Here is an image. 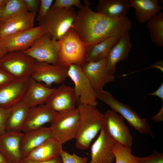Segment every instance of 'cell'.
I'll use <instances>...</instances> for the list:
<instances>
[{
  "label": "cell",
  "mask_w": 163,
  "mask_h": 163,
  "mask_svg": "<svg viewBox=\"0 0 163 163\" xmlns=\"http://www.w3.org/2000/svg\"><path fill=\"white\" fill-rule=\"evenodd\" d=\"M131 21L126 16L112 18L83 6L77 11L73 28L86 47L110 37L129 32Z\"/></svg>",
  "instance_id": "1"
},
{
  "label": "cell",
  "mask_w": 163,
  "mask_h": 163,
  "mask_svg": "<svg viewBox=\"0 0 163 163\" xmlns=\"http://www.w3.org/2000/svg\"><path fill=\"white\" fill-rule=\"evenodd\" d=\"M79 119L75 139L76 148H88L91 142L101 129L104 114L96 107L88 105H78Z\"/></svg>",
  "instance_id": "2"
},
{
  "label": "cell",
  "mask_w": 163,
  "mask_h": 163,
  "mask_svg": "<svg viewBox=\"0 0 163 163\" xmlns=\"http://www.w3.org/2000/svg\"><path fill=\"white\" fill-rule=\"evenodd\" d=\"M77 13L73 7L53 9L51 8L39 23L51 38L59 40L71 28H73Z\"/></svg>",
  "instance_id": "3"
},
{
  "label": "cell",
  "mask_w": 163,
  "mask_h": 163,
  "mask_svg": "<svg viewBox=\"0 0 163 163\" xmlns=\"http://www.w3.org/2000/svg\"><path fill=\"white\" fill-rule=\"evenodd\" d=\"M57 64L68 69L72 64L81 66L85 62L86 46L74 28H71L59 40Z\"/></svg>",
  "instance_id": "4"
},
{
  "label": "cell",
  "mask_w": 163,
  "mask_h": 163,
  "mask_svg": "<svg viewBox=\"0 0 163 163\" xmlns=\"http://www.w3.org/2000/svg\"><path fill=\"white\" fill-rule=\"evenodd\" d=\"M97 98L107 104L125 119L130 125L142 134L153 137V134L147 120L141 118L130 107L116 99L109 92L103 89L95 90Z\"/></svg>",
  "instance_id": "5"
},
{
  "label": "cell",
  "mask_w": 163,
  "mask_h": 163,
  "mask_svg": "<svg viewBox=\"0 0 163 163\" xmlns=\"http://www.w3.org/2000/svg\"><path fill=\"white\" fill-rule=\"evenodd\" d=\"M79 119L78 108L63 112H57L50 127L53 137L63 145L75 139Z\"/></svg>",
  "instance_id": "6"
},
{
  "label": "cell",
  "mask_w": 163,
  "mask_h": 163,
  "mask_svg": "<svg viewBox=\"0 0 163 163\" xmlns=\"http://www.w3.org/2000/svg\"><path fill=\"white\" fill-rule=\"evenodd\" d=\"M68 75L74 83L73 88L78 106L85 104L96 107L97 101L95 91L83 72L81 66L70 65L68 70Z\"/></svg>",
  "instance_id": "7"
},
{
  "label": "cell",
  "mask_w": 163,
  "mask_h": 163,
  "mask_svg": "<svg viewBox=\"0 0 163 163\" xmlns=\"http://www.w3.org/2000/svg\"><path fill=\"white\" fill-rule=\"evenodd\" d=\"M106 135L115 142L131 148L133 137L123 118L113 110H107L104 114L101 128Z\"/></svg>",
  "instance_id": "8"
},
{
  "label": "cell",
  "mask_w": 163,
  "mask_h": 163,
  "mask_svg": "<svg viewBox=\"0 0 163 163\" xmlns=\"http://www.w3.org/2000/svg\"><path fill=\"white\" fill-rule=\"evenodd\" d=\"M37 61L23 51L7 53L0 60V66L14 78L30 77Z\"/></svg>",
  "instance_id": "9"
},
{
  "label": "cell",
  "mask_w": 163,
  "mask_h": 163,
  "mask_svg": "<svg viewBox=\"0 0 163 163\" xmlns=\"http://www.w3.org/2000/svg\"><path fill=\"white\" fill-rule=\"evenodd\" d=\"M59 45V40L52 39L45 34L23 52L37 61L57 64Z\"/></svg>",
  "instance_id": "10"
},
{
  "label": "cell",
  "mask_w": 163,
  "mask_h": 163,
  "mask_svg": "<svg viewBox=\"0 0 163 163\" xmlns=\"http://www.w3.org/2000/svg\"><path fill=\"white\" fill-rule=\"evenodd\" d=\"M29 77L14 78L0 87V107L11 108L22 101Z\"/></svg>",
  "instance_id": "11"
},
{
  "label": "cell",
  "mask_w": 163,
  "mask_h": 163,
  "mask_svg": "<svg viewBox=\"0 0 163 163\" xmlns=\"http://www.w3.org/2000/svg\"><path fill=\"white\" fill-rule=\"evenodd\" d=\"M45 34L44 30L38 25L7 37L0 41V44L8 53L24 51Z\"/></svg>",
  "instance_id": "12"
},
{
  "label": "cell",
  "mask_w": 163,
  "mask_h": 163,
  "mask_svg": "<svg viewBox=\"0 0 163 163\" xmlns=\"http://www.w3.org/2000/svg\"><path fill=\"white\" fill-rule=\"evenodd\" d=\"M68 69L58 64L37 61L31 78L49 87L62 83L68 77Z\"/></svg>",
  "instance_id": "13"
},
{
  "label": "cell",
  "mask_w": 163,
  "mask_h": 163,
  "mask_svg": "<svg viewBox=\"0 0 163 163\" xmlns=\"http://www.w3.org/2000/svg\"><path fill=\"white\" fill-rule=\"evenodd\" d=\"M76 104L73 88L62 83L55 88L45 104L52 110L61 113L75 109Z\"/></svg>",
  "instance_id": "14"
},
{
  "label": "cell",
  "mask_w": 163,
  "mask_h": 163,
  "mask_svg": "<svg viewBox=\"0 0 163 163\" xmlns=\"http://www.w3.org/2000/svg\"><path fill=\"white\" fill-rule=\"evenodd\" d=\"M81 66L95 90L103 89L106 84L114 80L113 74L109 73L106 69L105 59L96 62H85Z\"/></svg>",
  "instance_id": "15"
},
{
  "label": "cell",
  "mask_w": 163,
  "mask_h": 163,
  "mask_svg": "<svg viewBox=\"0 0 163 163\" xmlns=\"http://www.w3.org/2000/svg\"><path fill=\"white\" fill-rule=\"evenodd\" d=\"M36 12H27L20 15L0 21V41L34 27Z\"/></svg>",
  "instance_id": "16"
},
{
  "label": "cell",
  "mask_w": 163,
  "mask_h": 163,
  "mask_svg": "<svg viewBox=\"0 0 163 163\" xmlns=\"http://www.w3.org/2000/svg\"><path fill=\"white\" fill-rule=\"evenodd\" d=\"M115 142L101 128L91 148V160L89 163H112L115 159L112 149Z\"/></svg>",
  "instance_id": "17"
},
{
  "label": "cell",
  "mask_w": 163,
  "mask_h": 163,
  "mask_svg": "<svg viewBox=\"0 0 163 163\" xmlns=\"http://www.w3.org/2000/svg\"><path fill=\"white\" fill-rule=\"evenodd\" d=\"M56 113L45 104L30 108L21 131L25 133L41 127L46 123H51Z\"/></svg>",
  "instance_id": "18"
},
{
  "label": "cell",
  "mask_w": 163,
  "mask_h": 163,
  "mask_svg": "<svg viewBox=\"0 0 163 163\" xmlns=\"http://www.w3.org/2000/svg\"><path fill=\"white\" fill-rule=\"evenodd\" d=\"M23 134L21 132H6L0 136V152L8 161L20 163L22 160L20 144Z\"/></svg>",
  "instance_id": "19"
},
{
  "label": "cell",
  "mask_w": 163,
  "mask_h": 163,
  "mask_svg": "<svg viewBox=\"0 0 163 163\" xmlns=\"http://www.w3.org/2000/svg\"><path fill=\"white\" fill-rule=\"evenodd\" d=\"M53 138L50 127H42L24 133L21 141V156L26 158L34 149L46 140Z\"/></svg>",
  "instance_id": "20"
},
{
  "label": "cell",
  "mask_w": 163,
  "mask_h": 163,
  "mask_svg": "<svg viewBox=\"0 0 163 163\" xmlns=\"http://www.w3.org/2000/svg\"><path fill=\"white\" fill-rule=\"evenodd\" d=\"M131 48L128 32L122 36L112 46L105 58L106 69L109 73L113 74L117 63L126 59Z\"/></svg>",
  "instance_id": "21"
},
{
  "label": "cell",
  "mask_w": 163,
  "mask_h": 163,
  "mask_svg": "<svg viewBox=\"0 0 163 163\" xmlns=\"http://www.w3.org/2000/svg\"><path fill=\"white\" fill-rule=\"evenodd\" d=\"M55 88L30 77L27 89L22 101L30 108L45 104Z\"/></svg>",
  "instance_id": "22"
},
{
  "label": "cell",
  "mask_w": 163,
  "mask_h": 163,
  "mask_svg": "<svg viewBox=\"0 0 163 163\" xmlns=\"http://www.w3.org/2000/svg\"><path fill=\"white\" fill-rule=\"evenodd\" d=\"M130 7L135 9L136 18L141 24L147 22L162 9L159 0H129Z\"/></svg>",
  "instance_id": "23"
},
{
  "label": "cell",
  "mask_w": 163,
  "mask_h": 163,
  "mask_svg": "<svg viewBox=\"0 0 163 163\" xmlns=\"http://www.w3.org/2000/svg\"><path fill=\"white\" fill-rule=\"evenodd\" d=\"M62 145L53 138L48 139L32 150L26 158L35 161H45L60 156Z\"/></svg>",
  "instance_id": "24"
},
{
  "label": "cell",
  "mask_w": 163,
  "mask_h": 163,
  "mask_svg": "<svg viewBox=\"0 0 163 163\" xmlns=\"http://www.w3.org/2000/svg\"><path fill=\"white\" fill-rule=\"evenodd\" d=\"M130 8L129 0H99L96 12L108 17L116 18L126 16Z\"/></svg>",
  "instance_id": "25"
},
{
  "label": "cell",
  "mask_w": 163,
  "mask_h": 163,
  "mask_svg": "<svg viewBox=\"0 0 163 163\" xmlns=\"http://www.w3.org/2000/svg\"><path fill=\"white\" fill-rule=\"evenodd\" d=\"M121 37H110L86 47L85 56V62H96L105 59L110 49Z\"/></svg>",
  "instance_id": "26"
},
{
  "label": "cell",
  "mask_w": 163,
  "mask_h": 163,
  "mask_svg": "<svg viewBox=\"0 0 163 163\" xmlns=\"http://www.w3.org/2000/svg\"><path fill=\"white\" fill-rule=\"evenodd\" d=\"M29 108L22 101L13 107L6 123V131L21 132Z\"/></svg>",
  "instance_id": "27"
},
{
  "label": "cell",
  "mask_w": 163,
  "mask_h": 163,
  "mask_svg": "<svg viewBox=\"0 0 163 163\" xmlns=\"http://www.w3.org/2000/svg\"><path fill=\"white\" fill-rule=\"evenodd\" d=\"M152 41L157 46L163 47V13L160 12L146 24Z\"/></svg>",
  "instance_id": "28"
},
{
  "label": "cell",
  "mask_w": 163,
  "mask_h": 163,
  "mask_svg": "<svg viewBox=\"0 0 163 163\" xmlns=\"http://www.w3.org/2000/svg\"><path fill=\"white\" fill-rule=\"evenodd\" d=\"M28 12L24 0H6L0 21L14 17Z\"/></svg>",
  "instance_id": "29"
},
{
  "label": "cell",
  "mask_w": 163,
  "mask_h": 163,
  "mask_svg": "<svg viewBox=\"0 0 163 163\" xmlns=\"http://www.w3.org/2000/svg\"><path fill=\"white\" fill-rule=\"evenodd\" d=\"M112 150L114 156L116 163H139L137 157L132 154L131 148L115 142Z\"/></svg>",
  "instance_id": "30"
},
{
  "label": "cell",
  "mask_w": 163,
  "mask_h": 163,
  "mask_svg": "<svg viewBox=\"0 0 163 163\" xmlns=\"http://www.w3.org/2000/svg\"><path fill=\"white\" fill-rule=\"evenodd\" d=\"M60 156L62 163H87L88 161L87 157H81L75 154H70L63 150Z\"/></svg>",
  "instance_id": "31"
},
{
  "label": "cell",
  "mask_w": 163,
  "mask_h": 163,
  "mask_svg": "<svg viewBox=\"0 0 163 163\" xmlns=\"http://www.w3.org/2000/svg\"><path fill=\"white\" fill-rule=\"evenodd\" d=\"M73 6L80 8L83 5L79 0H56L51 8L53 9L68 8Z\"/></svg>",
  "instance_id": "32"
},
{
  "label": "cell",
  "mask_w": 163,
  "mask_h": 163,
  "mask_svg": "<svg viewBox=\"0 0 163 163\" xmlns=\"http://www.w3.org/2000/svg\"><path fill=\"white\" fill-rule=\"evenodd\" d=\"M139 163H163V153L153 152L150 155L144 157H137Z\"/></svg>",
  "instance_id": "33"
},
{
  "label": "cell",
  "mask_w": 163,
  "mask_h": 163,
  "mask_svg": "<svg viewBox=\"0 0 163 163\" xmlns=\"http://www.w3.org/2000/svg\"><path fill=\"white\" fill-rule=\"evenodd\" d=\"M53 0H40L38 13L36 20L39 21L42 20L46 15L52 6Z\"/></svg>",
  "instance_id": "34"
},
{
  "label": "cell",
  "mask_w": 163,
  "mask_h": 163,
  "mask_svg": "<svg viewBox=\"0 0 163 163\" xmlns=\"http://www.w3.org/2000/svg\"><path fill=\"white\" fill-rule=\"evenodd\" d=\"M12 108V107L9 109H5L0 107V136L6 132V123Z\"/></svg>",
  "instance_id": "35"
},
{
  "label": "cell",
  "mask_w": 163,
  "mask_h": 163,
  "mask_svg": "<svg viewBox=\"0 0 163 163\" xmlns=\"http://www.w3.org/2000/svg\"><path fill=\"white\" fill-rule=\"evenodd\" d=\"M20 163H62L60 156L55 157L45 161H35L27 158H22Z\"/></svg>",
  "instance_id": "36"
},
{
  "label": "cell",
  "mask_w": 163,
  "mask_h": 163,
  "mask_svg": "<svg viewBox=\"0 0 163 163\" xmlns=\"http://www.w3.org/2000/svg\"><path fill=\"white\" fill-rule=\"evenodd\" d=\"M28 12H37L38 11L40 0H24Z\"/></svg>",
  "instance_id": "37"
},
{
  "label": "cell",
  "mask_w": 163,
  "mask_h": 163,
  "mask_svg": "<svg viewBox=\"0 0 163 163\" xmlns=\"http://www.w3.org/2000/svg\"><path fill=\"white\" fill-rule=\"evenodd\" d=\"M14 78L0 66V87Z\"/></svg>",
  "instance_id": "38"
},
{
  "label": "cell",
  "mask_w": 163,
  "mask_h": 163,
  "mask_svg": "<svg viewBox=\"0 0 163 163\" xmlns=\"http://www.w3.org/2000/svg\"><path fill=\"white\" fill-rule=\"evenodd\" d=\"M149 95L155 96L161 98L163 101V84L155 91L148 94Z\"/></svg>",
  "instance_id": "39"
},
{
  "label": "cell",
  "mask_w": 163,
  "mask_h": 163,
  "mask_svg": "<svg viewBox=\"0 0 163 163\" xmlns=\"http://www.w3.org/2000/svg\"><path fill=\"white\" fill-rule=\"evenodd\" d=\"M153 121L156 122H161L163 120V103H162V107L156 115L151 118Z\"/></svg>",
  "instance_id": "40"
},
{
  "label": "cell",
  "mask_w": 163,
  "mask_h": 163,
  "mask_svg": "<svg viewBox=\"0 0 163 163\" xmlns=\"http://www.w3.org/2000/svg\"><path fill=\"white\" fill-rule=\"evenodd\" d=\"M7 53H8V52L7 50L0 44V60Z\"/></svg>",
  "instance_id": "41"
},
{
  "label": "cell",
  "mask_w": 163,
  "mask_h": 163,
  "mask_svg": "<svg viewBox=\"0 0 163 163\" xmlns=\"http://www.w3.org/2000/svg\"><path fill=\"white\" fill-rule=\"evenodd\" d=\"M8 160L4 155L0 152V163H6Z\"/></svg>",
  "instance_id": "42"
},
{
  "label": "cell",
  "mask_w": 163,
  "mask_h": 163,
  "mask_svg": "<svg viewBox=\"0 0 163 163\" xmlns=\"http://www.w3.org/2000/svg\"><path fill=\"white\" fill-rule=\"evenodd\" d=\"M5 4L0 7V18L2 13L3 9Z\"/></svg>",
  "instance_id": "43"
},
{
  "label": "cell",
  "mask_w": 163,
  "mask_h": 163,
  "mask_svg": "<svg viewBox=\"0 0 163 163\" xmlns=\"http://www.w3.org/2000/svg\"><path fill=\"white\" fill-rule=\"evenodd\" d=\"M6 0H0V7L5 4Z\"/></svg>",
  "instance_id": "44"
},
{
  "label": "cell",
  "mask_w": 163,
  "mask_h": 163,
  "mask_svg": "<svg viewBox=\"0 0 163 163\" xmlns=\"http://www.w3.org/2000/svg\"><path fill=\"white\" fill-rule=\"evenodd\" d=\"M84 2L86 3V5L89 6V5H91V3L88 1L87 0H84Z\"/></svg>",
  "instance_id": "45"
},
{
  "label": "cell",
  "mask_w": 163,
  "mask_h": 163,
  "mask_svg": "<svg viewBox=\"0 0 163 163\" xmlns=\"http://www.w3.org/2000/svg\"><path fill=\"white\" fill-rule=\"evenodd\" d=\"M6 163H11V162H9V161H7V162Z\"/></svg>",
  "instance_id": "46"
}]
</instances>
